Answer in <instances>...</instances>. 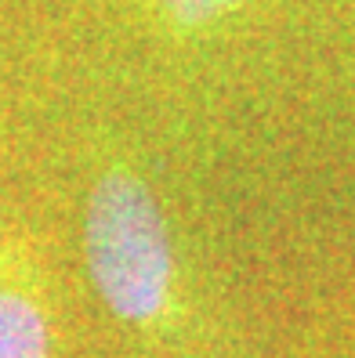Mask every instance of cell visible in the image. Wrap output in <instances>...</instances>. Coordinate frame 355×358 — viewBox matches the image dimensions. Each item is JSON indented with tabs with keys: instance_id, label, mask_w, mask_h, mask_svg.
I'll return each mask as SVG.
<instances>
[{
	"instance_id": "cell-1",
	"label": "cell",
	"mask_w": 355,
	"mask_h": 358,
	"mask_svg": "<svg viewBox=\"0 0 355 358\" xmlns=\"http://www.w3.org/2000/svg\"><path fill=\"white\" fill-rule=\"evenodd\" d=\"M88 271L120 322L156 329L174 315L178 264L160 196L131 159H106L83 203Z\"/></svg>"
},
{
	"instance_id": "cell-3",
	"label": "cell",
	"mask_w": 355,
	"mask_h": 358,
	"mask_svg": "<svg viewBox=\"0 0 355 358\" xmlns=\"http://www.w3.org/2000/svg\"><path fill=\"white\" fill-rule=\"evenodd\" d=\"M149 4L163 33L178 40H193L232 22L236 15H243L250 0H149Z\"/></svg>"
},
{
	"instance_id": "cell-2",
	"label": "cell",
	"mask_w": 355,
	"mask_h": 358,
	"mask_svg": "<svg viewBox=\"0 0 355 358\" xmlns=\"http://www.w3.org/2000/svg\"><path fill=\"white\" fill-rule=\"evenodd\" d=\"M0 358H51V315L8 231H0Z\"/></svg>"
}]
</instances>
